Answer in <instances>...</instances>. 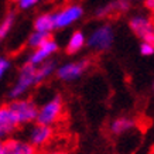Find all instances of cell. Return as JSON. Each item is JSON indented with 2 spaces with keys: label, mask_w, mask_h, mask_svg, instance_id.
<instances>
[{
  "label": "cell",
  "mask_w": 154,
  "mask_h": 154,
  "mask_svg": "<svg viewBox=\"0 0 154 154\" xmlns=\"http://www.w3.org/2000/svg\"><path fill=\"white\" fill-rule=\"evenodd\" d=\"M64 112V103H62V98L60 95H57L55 98L45 103L41 109H38L37 113V125H42V126H52L54 123L61 119Z\"/></svg>",
  "instance_id": "6da1fadb"
},
{
  "label": "cell",
  "mask_w": 154,
  "mask_h": 154,
  "mask_svg": "<svg viewBox=\"0 0 154 154\" xmlns=\"http://www.w3.org/2000/svg\"><path fill=\"white\" fill-rule=\"evenodd\" d=\"M7 106L16 116V120L19 123V126L27 125V123L37 119L38 109L31 99H17V100L10 102Z\"/></svg>",
  "instance_id": "7a4b0ae2"
},
{
  "label": "cell",
  "mask_w": 154,
  "mask_h": 154,
  "mask_svg": "<svg viewBox=\"0 0 154 154\" xmlns=\"http://www.w3.org/2000/svg\"><path fill=\"white\" fill-rule=\"evenodd\" d=\"M130 28L131 31L139 38L143 40V42H147L154 47V23L147 17L137 16L130 20Z\"/></svg>",
  "instance_id": "3957f363"
},
{
  "label": "cell",
  "mask_w": 154,
  "mask_h": 154,
  "mask_svg": "<svg viewBox=\"0 0 154 154\" xmlns=\"http://www.w3.org/2000/svg\"><path fill=\"white\" fill-rule=\"evenodd\" d=\"M35 71H37V66L33 65V64H24V66L20 71V76L17 79V84L11 91V98H19L27 91L31 85L34 84V79H35Z\"/></svg>",
  "instance_id": "277c9868"
},
{
  "label": "cell",
  "mask_w": 154,
  "mask_h": 154,
  "mask_svg": "<svg viewBox=\"0 0 154 154\" xmlns=\"http://www.w3.org/2000/svg\"><path fill=\"white\" fill-rule=\"evenodd\" d=\"M113 41V31L110 26L99 27L88 40V45L91 48H95L98 51H105L112 45Z\"/></svg>",
  "instance_id": "5b68a950"
},
{
  "label": "cell",
  "mask_w": 154,
  "mask_h": 154,
  "mask_svg": "<svg viewBox=\"0 0 154 154\" xmlns=\"http://www.w3.org/2000/svg\"><path fill=\"white\" fill-rule=\"evenodd\" d=\"M84 14L82 7L78 5H71L66 6L65 9H62L57 14H54V20H55V28H64L69 24L75 23L81 16Z\"/></svg>",
  "instance_id": "8992f818"
},
{
  "label": "cell",
  "mask_w": 154,
  "mask_h": 154,
  "mask_svg": "<svg viewBox=\"0 0 154 154\" xmlns=\"http://www.w3.org/2000/svg\"><path fill=\"white\" fill-rule=\"evenodd\" d=\"M89 60H84V61H79V62H72V64H66V65H62L58 69L57 75L58 78L62 81H72V79H76L78 76L84 74L86 68L89 66Z\"/></svg>",
  "instance_id": "52a82bcc"
},
{
  "label": "cell",
  "mask_w": 154,
  "mask_h": 154,
  "mask_svg": "<svg viewBox=\"0 0 154 154\" xmlns=\"http://www.w3.org/2000/svg\"><path fill=\"white\" fill-rule=\"evenodd\" d=\"M2 143V154H38V150L30 143H24L16 139H6Z\"/></svg>",
  "instance_id": "ba28073f"
},
{
  "label": "cell",
  "mask_w": 154,
  "mask_h": 154,
  "mask_svg": "<svg viewBox=\"0 0 154 154\" xmlns=\"http://www.w3.org/2000/svg\"><path fill=\"white\" fill-rule=\"evenodd\" d=\"M19 127V123L16 120V116L9 109V106L0 107V140L6 139L10 133H13Z\"/></svg>",
  "instance_id": "9c48e42d"
},
{
  "label": "cell",
  "mask_w": 154,
  "mask_h": 154,
  "mask_svg": "<svg viewBox=\"0 0 154 154\" xmlns=\"http://www.w3.org/2000/svg\"><path fill=\"white\" fill-rule=\"evenodd\" d=\"M52 137H54V129L51 126L37 125L31 130L30 144H33L35 149H38V147H42V146H45L47 143H50Z\"/></svg>",
  "instance_id": "30bf717a"
},
{
  "label": "cell",
  "mask_w": 154,
  "mask_h": 154,
  "mask_svg": "<svg viewBox=\"0 0 154 154\" xmlns=\"http://www.w3.org/2000/svg\"><path fill=\"white\" fill-rule=\"evenodd\" d=\"M57 48H58V45H57V42L52 40V38H50L48 41H45L44 44H42L40 48H37L35 51L31 54V57H30V60H28V62L30 64H33V65H37V64H41L44 60H47L48 57L51 55L52 52L57 51Z\"/></svg>",
  "instance_id": "8fae6325"
},
{
  "label": "cell",
  "mask_w": 154,
  "mask_h": 154,
  "mask_svg": "<svg viewBox=\"0 0 154 154\" xmlns=\"http://www.w3.org/2000/svg\"><path fill=\"white\" fill-rule=\"evenodd\" d=\"M134 125L136 122L133 119H130V117H117L110 125V133L115 136L122 134L123 131H127L130 130L131 127H134Z\"/></svg>",
  "instance_id": "7c38bea8"
},
{
  "label": "cell",
  "mask_w": 154,
  "mask_h": 154,
  "mask_svg": "<svg viewBox=\"0 0 154 154\" xmlns=\"http://www.w3.org/2000/svg\"><path fill=\"white\" fill-rule=\"evenodd\" d=\"M35 31L40 33H50L52 28H55V20H54V14H41L37 17L35 23H34Z\"/></svg>",
  "instance_id": "4fadbf2b"
},
{
  "label": "cell",
  "mask_w": 154,
  "mask_h": 154,
  "mask_svg": "<svg viewBox=\"0 0 154 154\" xmlns=\"http://www.w3.org/2000/svg\"><path fill=\"white\" fill-rule=\"evenodd\" d=\"M85 44V35L81 31H75L72 37L69 38V42L66 45V54H75L78 52Z\"/></svg>",
  "instance_id": "5bb4252c"
},
{
  "label": "cell",
  "mask_w": 154,
  "mask_h": 154,
  "mask_svg": "<svg viewBox=\"0 0 154 154\" xmlns=\"http://www.w3.org/2000/svg\"><path fill=\"white\" fill-rule=\"evenodd\" d=\"M50 38H51V34L50 33H40V31H34V33L30 35V38H28V47L37 50V48L41 47L45 41H48Z\"/></svg>",
  "instance_id": "9a60e30c"
},
{
  "label": "cell",
  "mask_w": 154,
  "mask_h": 154,
  "mask_svg": "<svg viewBox=\"0 0 154 154\" xmlns=\"http://www.w3.org/2000/svg\"><path fill=\"white\" fill-rule=\"evenodd\" d=\"M54 71V62L52 61H48L47 64H42L40 68H37L35 71V79H34V84H40L41 81H44L48 75Z\"/></svg>",
  "instance_id": "2e32d148"
},
{
  "label": "cell",
  "mask_w": 154,
  "mask_h": 154,
  "mask_svg": "<svg viewBox=\"0 0 154 154\" xmlns=\"http://www.w3.org/2000/svg\"><path fill=\"white\" fill-rule=\"evenodd\" d=\"M13 21H14V14L10 13V14H7V17L3 20V23L0 24V41L7 35V33H9L10 28H11Z\"/></svg>",
  "instance_id": "e0dca14e"
},
{
  "label": "cell",
  "mask_w": 154,
  "mask_h": 154,
  "mask_svg": "<svg viewBox=\"0 0 154 154\" xmlns=\"http://www.w3.org/2000/svg\"><path fill=\"white\" fill-rule=\"evenodd\" d=\"M140 52L143 54V55H153L154 54V47L153 45H150V44H147V42H141L140 45Z\"/></svg>",
  "instance_id": "ac0fdd59"
},
{
  "label": "cell",
  "mask_w": 154,
  "mask_h": 154,
  "mask_svg": "<svg viewBox=\"0 0 154 154\" xmlns=\"http://www.w3.org/2000/svg\"><path fill=\"white\" fill-rule=\"evenodd\" d=\"M40 0H20V9H30L34 5H37Z\"/></svg>",
  "instance_id": "d6986e66"
},
{
  "label": "cell",
  "mask_w": 154,
  "mask_h": 154,
  "mask_svg": "<svg viewBox=\"0 0 154 154\" xmlns=\"http://www.w3.org/2000/svg\"><path fill=\"white\" fill-rule=\"evenodd\" d=\"M9 61L6 60V58H0V78L3 76V74H5L6 71L9 69Z\"/></svg>",
  "instance_id": "ffe728a7"
},
{
  "label": "cell",
  "mask_w": 154,
  "mask_h": 154,
  "mask_svg": "<svg viewBox=\"0 0 154 154\" xmlns=\"http://www.w3.org/2000/svg\"><path fill=\"white\" fill-rule=\"evenodd\" d=\"M144 6L151 13H154V0H144Z\"/></svg>",
  "instance_id": "44dd1931"
},
{
  "label": "cell",
  "mask_w": 154,
  "mask_h": 154,
  "mask_svg": "<svg viewBox=\"0 0 154 154\" xmlns=\"http://www.w3.org/2000/svg\"><path fill=\"white\" fill-rule=\"evenodd\" d=\"M48 154H66L65 151H52V153H48Z\"/></svg>",
  "instance_id": "7402d4cb"
},
{
  "label": "cell",
  "mask_w": 154,
  "mask_h": 154,
  "mask_svg": "<svg viewBox=\"0 0 154 154\" xmlns=\"http://www.w3.org/2000/svg\"><path fill=\"white\" fill-rule=\"evenodd\" d=\"M2 147H3V143H2V140H0V154H2Z\"/></svg>",
  "instance_id": "603a6c76"
},
{
  "label": "cell",
  "mask_w": 154,
  "mask_h": 154,
  "mask_svg": "<svg viewBox=\"0 0 154 154\" xmlns=\"http://www.w3.org/2000/svg\"><path fill=\"white\" fill-rule=\"evenodd\" d=\"M150 154H154V149H153V150H151V153H150Z\"/></svg>",
  "instance_id": "cb8c5ba5"
},
{
  "label": "cell",
  "mask_w": 154,
  "mask_h": 154,
  "mask_svg": "<svg viewBox=\"0 0 154 154\" xmlns=\"http://www.w3.org/2000/svg\"><path fill=\"white\" fill-rule=\"evenodd\" d=\"M14 2H20V0H14Z\"/></svg>",
  "instance_id": "d4e9b609"
},
{
  "label": "cell",
  "mask_w": 154,
  "mask_h": 154,
  "mask_svg": "<svg viewBox=\"0 0 154 154\" xmlns=\"http://www.w3.org/2000/svg\"><path fill=\"white\" fill-rule=\"evenodd\" d=\"M153 89H154V85H153Z\"/></svg>",
  "instance_id": "484cf974"
}]
</instances>
